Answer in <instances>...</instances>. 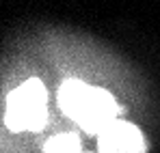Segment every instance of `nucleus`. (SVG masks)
Returning <instances> with one entry per match:
<instances>
[{
    "label": "nucleus",
    "mask_w": 160,
    "mask_h": 153,
    "mask_svg": "<svg viewBox=\"0 0 160 153\" xmlns=\"http://www.w3.org/2000/svg\"><path fill=\"white\" fill-rule=\"evenodd\" d=\"M61 110L89 134H102L117 121V103L104 88L89 86L80 80H67L58 91Z\"/></svg>",
    "instance_id": "f257e3e1"
},
{
    "label": "nucleus",
    "mask_w": 160,
    "mask_h": 153,
    "mask_svg": "<svg viewBox=\"0 0 160 153\" xmlns=\"http://www.w3.org/2000/svg\"><path fill=\"white\" fill-rule=\"evenodd\" d=\"M48 121V93L39 80H26L9 95L7 125L13 131L41 129Z\"/></svg>",
    "instance_id": "f03ea898"
},
{
    "label": "nucleus",
    "mask_w": 160,
    "mask_h": 153,
    "mask_svg": "<svg viewBox=\"0 0 160 153\" xmlns=\"http://www.w3.org/2000/svg\"><path fill=\"white\" fill-rule=\"evenodd\" d=\"M100 153H145V140L134 125L115 121L100 134Z\"/></svg>",
    "instance_id": "7ed1b4c3"
},
{
    "label": "nucleus",
    "mask_w": 160,
    "mask_h": 153,
    "mask_svg": "<svg viewBox=\"0 0 160 153\" xmlns=\"http://www.w3.org/2000/svg\"><path fill=\"white\" fill-rule=\"evenodd\" d=\"M43 153H80V140L74 134H56L46 142Z\"/></svg>",
    "instance_id": "20e7f679"
}]
</instances>
